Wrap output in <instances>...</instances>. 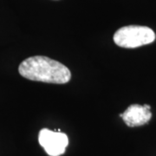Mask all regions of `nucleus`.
Instances as JSON below:
<instances>
[{
    "label": "nucleus",
    "instance_id": "obj_1",
    "mask_svg": "<svg viewBox=\"0 0 156 156\" xmlns=\"http://www.w3.org/2000/svg\"><path fill=\"white\" fill-rule=\"evenodd\" d=\"M18 72L26 79L47 83H67L71 78L70 70L65 65L44 56H30L23 60Z\"/></svg>",
    "mask_w": 156,
    "mask_h": 156
},
{
    "label": "nucleus",
    "instance_id": "obj_2",
    "mask_svg": "<svg viewBox=\"0 0 156 156\" xmlns=\"http://www.w3.org/2000/svg\"><path fill=\"white\" fill-rule=\"evenodd\" d=\"M154 40V31L147 26H124L119 29L114 34V41L115 44L127 49H134L143 45L149 44Z\"/></svg>",
    "mask_w": 156,
    "mask_h": 156
},
{
    "label": "nucleus",
    "instance_id": "obj_3",
    "mask_svg": "<svg viewBox=\"0 0 156 156\" xmlns=\"http://www.w3.org/2000/svg\"><path fill=\"white\" fill-rule=\"evenodd\" d=\"M38 141L50 156H60L66 150L69 139L67 134L43 128L38 134Z\"/></svg>",
    "mask_w": 156,
    "mask_h": 156
},
{
    "label": "nucleus",
    "instance_id": "obj_4",
    "mask_svg": "<svg viewBox=\"0 0 156 156\" xmlns=\"http://www.w3.org/2000/svg\"><path fill=\"white\" fill-rule=\"evenodd\" d=\"M150 105L132 104L128 107L124 113L120 114L124 122L128 127L134 128L145 125L152 118Z\"/></svg>",
    "mask_w": 156,
    "mask_h": 156
}]
</instances>
